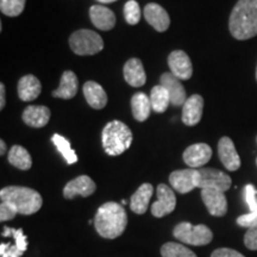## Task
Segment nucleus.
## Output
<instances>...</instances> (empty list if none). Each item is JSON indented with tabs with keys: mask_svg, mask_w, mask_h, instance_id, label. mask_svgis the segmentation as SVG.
<instances>
[{
	"mask_svg": "<svg viewBox=\"0 0 257 257\" xmlns=\"http://www.w3.org/2000/svg\"><path fill=\"white\" fill-rule=\"evenodd\" d=\"M6 153V143L4 142V140L0 141V155H5Z\"/></svg>",
	"mask_w": 257,
	"mask_h": 257,
	"instance_id": "obj_38",
	"label": "nucleus"
},
{
	"mask_svg": "<svg viewBox=\"0 0 257 257\" xmlns=\"http://www.w3.org/2000/svg\"><path fill=\"white\" fill-rule=\"evenodd\" d=\"M150 101H152L153 111L157 113L165 112L170 104V95L167 89L162 85H157L153 87L150 92Z\"/></svg>",
	"mask_w": 257,
	"mask_h": 257,
	"instance_id": "obj_29",
	"label": "nucleus"
},
{
	"mask_svg": "<svg viewBox=\"0 0 257 257\" xmlns=\"http://www.w3.org/2000/svg\"><path fill=\"white\" fill-rule=\"evenodd\" d=\"M212 157V149L206 143H197L189 146L184 152L185 163L191 168L204 167Z\"/></svg>",
	"mask_w": 257,
	"mask_h": 257,
	"instance_id": "obj_13",
	"label": "nucleus"
},
{
	"mask_svg": "<svg viewBox=\"0 0 257 257\" xmlns=\"http://www.w3.org/2000/svg\"><path fill=\"white\" fill-rule=\"evenodd\" d=\"M256 80H257V68H256Z\"/></svg>",
	"mask_w": 257,
	"mask_h": 257,
	"instance_id": "obj_41",
	"label": "nucleus"
},
{
	"mask_svg": "<svg viewBox=\"0 0 257 257\" xmlns=\"http://www.w3.org/2000/svg\"><path fill=\"white\" fill-rule=\"evenodd\" d=\"M5 85L4 83H0V110L5 107Z\"/></svg>",
	"mask_w": 257,
	"mask_h": 257,
	"instance_id": "obj_37",
	"label": "nucleus"
},
{
	"mask_svg": "<svg viewBox=\"0 0 257 257\" xmlns=\"http://www.w3.org/2000/svg\"><path fill=\"white\" fill-rule=\"evenodd\" d=\"M18 214L17 208H16L11 202L9 201H2L0 204V220L8 221L14 219V218Z\"/></svg>",
	"mask_w": 257,
	"mask_h": 257,
	"instance_id": "obj_34",
	"label": "nucleus"
},
{
	"mask_svg": "<svg viewBox=\"0 0 257 257\" xmlns=\"http://www.w3.org/2000/svg\"><path fill=\"white\" fill-rule=\"evenodd\" d=\"M162 257H198L191 249L180 243L168 242L161 248Z\"/></svg>",
	"mask_w": 257,
	"mask_h": 257,
	"instance_id": "obj_31",
	"label": "nucleus"
},
{
	"mask_svg": "<svg viewBox=\"0 0 257 257\" xmlns=\"http://www.w3.org/2000/svg\"><path fill=\"white\" fill-rule=\"evenodd\" d=\"M125 21L130 25H136L141 21V8L136 0H128L124 6Z\"/></svg>",
	"mask_w": 257,
	"mask_h": 257,
	"instance_id": "obj_33",
	"label": "nucleus"
},
{
	"mask_svg": "<svg viewBox=\"0 0 257 257\" xmlns=\"http://www.w3.org/2000/svg\"><path fill=\"white\" fill-rule=\"evenodd\" d=\"M127 214L123 205L114 201L105 202L96 211L94 226L102 238L114 239L126 229Z\"/></svg>",
	"mask_w": 257,
	"mask_h": 257,
	"instance_id": "obj_1",
	"label": "nucleus"
},
{
	"mask_svg": "<svg viewBox=\"0 0 257 257\" xmlns=\"http://www.w3.org/2000/svg\"><path fill=\"white\" fill-rule=\"evenodd\" d=\"M9 162L16 168L21 170H29L32 166V160L30 154L25 148L21 146H14L8 155Z\"/></svg>",
	"mask_w": 257,
	"mask_h": 257,
	"instance_id": "obj_28",
	"label": "nucleus"
},
{
	"mask_svg": "<svg viewBox=\"0 0 257 257\" xmlns=\"http://www.w3.org/2000/svg\"><path fill=\"white\" fill-rule=\"evenodd\" d=\"M27 0H0V10L9 17H18L24 11Z\"/></svg>",
	"mask_w": 257,
	"mask_h": 257,
	"instance_id": "obj_32",
	"label": "nucleus"
},
{
	"mask_svg": "<svg viewBox=\"0 0 257 257\" xmlns=\"http://www.w3.org/2000/svg\"><path fill=\"white\" fill-rule=\"evenodd\" d=\"M18 96L22 101H32L38 98L42 92V85L36 76L28 74L19 80Z\"/></svg>",
	"mask_w": 257,
	"mask_h": 257,
	"instance_id": "obj_23",
	"label": "nucleus"
},
{
	"mask_svg": "<svg viewBox=\"0 0 257 257\" xmlns=\"http://www.w3.org/2000/svg\"><path fill=\"white\" fill-rule=\"evenodd\" d=\"M153 193H154L153 185L150 184L141 185L130 199L131 211L137 214L146 213L148 210V206H149L150 199L153 197Z\"/></svg>",
	"mask_w": 257,
	"mask_h": 257,
	"instance_id": "obj_26",
	"label": "nucleus"
},
{
	"mask_svg": "<svg viewBox=\"0 0 257 257\" xmlns=\"http://www.w3.org/2000/svg\"><path fill=\"white\" fill-rule=\"evenodd\" d=\"M168 66L170 73H173L180 80H189L193 74L192 61L185 51L174 50L168 56Z\"/></svg>",
	"mask_w": 257,
	"mask_h": 257,
	"instance_id": "obj_12",
	"label": "nucleus"
},
{
	"mask_svg": "<svg viewBox=\"0 0 257 257\" xmlns=\"http://www.w3.org/2000/svg\"><path fill=\"white\" fill-rule=\"evenodd\" d=\"M211 257H245V256H243L242 253L236 251V250L233 249L220 248V249L214 250V251L212 252Z\"/></svg>",
	"mask_w": 257,
	"mask_h": 257,
	"instance_id": "obj_36",
	"label": "nucleus"
},
{
	"mask_svg": "<svg viewBox=\"0 0 257 257\" xmlns=\"http://www.w3.org/2000/svg\"><path fill=\"white\" fill-rule=\"evenodd\" d=\"M131 111H133L134 118L138 121H144L149 118L152 113V101L148 98L146 93L138 92L131 98Z\"/></svg>",
	"mask_w": 257,
	"mask_h": 257,
	"instance_id": "obj_27",
	"label": "nucleus"
},
{
	"mask_svg": "<svg viewBox=\"0 0 257 257\" xmlns=\"http://www.w3.org/2000/svg\"><path fill=\"white\" fill-rule=\"evenodd\" d=\"M144 18L156 31L163 32L168 30L170 25V18L168 12L162 6L155 3H150L144 8Z\"/></svg>",
	"mask_w": 257,
	"mask_h": 257,
	"instance_id": "obj_17",
	"label": "nucleus"
},
{
	"mask_svg": "<svg viewBox=\"0 0 257 257\" xmlns=\"http://www.w3.org/2000/svg\"><path fill=\"white\" fill-rule=\"evenodd\" d=\"M245 201L250 208V212L237 218V224L242 227H251L257 224V189L253 185H246L244 188Z\"/></svg>",
	"mask_w": 257,
	"mask_h": 257,
	"instance_id": "obj_20",
	"label": "nucleus"
},
{
	"mask_svg": "<svg viewBox=\"0 0 257 257\" xmlns=\"http://www.w3.org/2000/svg\"><path fill=\"white\" fill-rule=\"evenodd\" d=\"M157 200L152 205V214L162 218L172 213L176 207V197L172 188L165 184H160L156 189Z\"/></svg>",
	"mask_w": 257,
	"mask_h": 257,
	"instance_id": "obj_8",
	"label": "nucleus"
},
{
	"mask_svg": "<svg viewBox=\"0 0 257 257\" xmlns=\"http://www.w3.org/2000/svg\"><path fill=\"white\" fill-rule=\"evenodd\" d=\"M160 85L168 91L172 105L181 106L187 100L186 89L182 86L181 80L176 78L173 73H163L160 78Z\"/></svg>",
	"mask_w": 257,
	"mask_h": 257,
	"instance_id": "obj_14",
	"label": "nucleus"
},
{
	"mask_svg": "<svg viewBox=\"0 0 257 257\" xmlns=\"http://www.w3.org/2000/svg\"><path fill=\"white\" fill-rule=\"evenodd\" d=\"M89 18L95 28L102 31L112 30L115 25L113 11L101 5H93L89 9Z\"/></svg>",
	"mask_w": 257,
	"mask_h": 257,
	"instance_id": "obj_19",
	"label": "nucleus"
},
{
	"mask_svg": "<svg viewBox=\"0 0 257 257\" xmlns=\"http://www.w3.org/2000/svg\"><path fill=\"white\" fill-rule=\"evenodd\" d=\"M256 163H257V160H256Z\"/></svg>",
	"mask_w": 257,
	"mask_h": 257,
	"instance_id": "obj_42",
	"label": "nucleus"
},
{
	"mask_svg": "<svg viewBox=\"0 0 257 257\" xmlns=\"http://www.w3.org/2000/svg\"><path fill=\"white\" fill-rule=\"evenodd\" d=\"M199 188H212L218 191H229L232 181L224 172L213 168H199Z\"/></svg>",
	"mask_w": 257,
	"mask_h": 257,
	"instance_id": "obj_7",
	"label": "nucleus"
},
{
	"mask_svg": "<svg viewBox=\"0 0 257 257\" xmlns=\"http://www.w3.org/2000/svg\"><path fill=\"white\" fill-rule=\"evenodd\" d=\"M244 244L250 250H257V224L249 227L244 236Z\"/></svg>",
	"mask_w": 257,
	"mask_h": 257,
	"instance_id": "obj_35",
	"label": "nucleus"
},
{
	"mask_svg": "<svg viewBox=\"0 0 257 257\" xmlns=\"http://www.w3.org/2000/svg\"><path fill=\"white\" fill-rule=\"evenodd\" d=\"M69 47L76 55H95L104 49V41L95 31L81 29L74 32L69 37Z\"/></svg>",
	"mask_w": 257,
	"mask_h": 257,
	"instance_id": "obj_5",
	"label": "nucleus"
},
{
	"mask_svg": "<svg viewBox=\"0 0 257 257\" xmlns=\"http://www.w3.org/2000/svg\"><path fill=\"white\" fill-rule=\"evenodd\" d=\"M83 95L87 104L94 110H101L107 104L105 89L95 81H87L83 85Z\"/></svg>",
	"mask_w": 257,
	"mask_h": 257,
	"instance_id": "obj_24",
	"label": "nucleus"
},
{
	"mask_svg": "<svg viewBox=\"0 0 257 257\" xmlns=\"http://www.w3.org/2000/svg\"><path fill=\"white\" fill-rule=\"evenodd\" d=\"M173 234L180 242L195 246L206 245L213 239V233L206 225H192L188 221H182L176 225Z\"/></svg>",
	"mask_w": 257,
	"mask_h": 257,
	"instance_id": "obj_6",
	"label": "nucleus"
},
{
	"mask_svg": "<svg viewBox=\"0 0 257 257\" xmlns=\"http://www.w3.org/2000/svg\"><path fill=\"white\" fill-rule=\"evenodd\" d=\"M50 110L47 106L30 105L23 111L24 123L31 127H44L49 123Z\"/></svg>",
	"mask_w": 257,
	"mask_h": 257,
	"instance_id": "obj_22",
	"label": "nucleus"
},
{
	"mask_svg": "<svg viewBox=\"0 0 257 257\" xmlns=\"http://www.w3.org/2000/svg\"><path fill=\"white\" fill-rule=\"evenodd\" d=\"M204 111V98L199 94H193L187 98L182 108V121L188 126H194L201 120Z\"/></svg>",
	"mask_w": 257,
	"mask_h": 257,
	"instance_id": "obj_18",
	"label": "nucleus"
},
{
	"mask_svg": "<svg viewBox=\"0 0 257 257\" xmlns=\"http://www.w3.org/2000/svg\"><path fill=\"white\" fill-rule=\"evenodd\" d=\"M231 35L245 41L257 35V0H238L230 15Z\"/></svg>",
	"mask_w": 257,
	"mask_h": 257,
	"instance_id": "obj_2",
	"label": "nucleus"
},
{
	"mask_svg": "<svg viewBox=\"0 0 257 257\" xmlns=\"http://www.w3.org/2000/svg\"><path fill=\"white\" fill-rule=\"evenodd\" d=\"M126 204V200H121V205H125Z\"/></svg>",
	"mask_w": 257,
	"mask_h": 257,
	"instance_id": "obj_40",
	"label": "nucleus"
},
{
	"mask_svg": "<svg viewBox=\"0 0 257 257\" xmlns=\"http://www.w3.org/2000/svg\"><path fill=\"white\" fill-rule=\"evenodd\" d=\"M2 201L11 202L19 214L30 216L40 211L43 204L41 194L35 189L22 186H9L0 191Z\"/></svg>",
	"mask_w": 257,
	"mask_h": 257,
	"instance_id": "obj_3",
	"label": "nucleus"
},
{
	"mask_svg": "<svg viewBox=\"0 0 257 257\" xmlns=\"http://www.w3.org/2000/svg\"><path fill=\"white\" fill-rule=\"evenodd\" d=\"M100 4H111V3H114L117 2V0H98Z\"/></svg>",
	"mask_w": 257,
	"mask_h": 257,
	"instance_id": "obj_39",
	"label": "nucleus"
},
{
	"mask_svg": "<svg viewBox=\"0 0 257 257\" xmlns=\"http://www.w3.org/2000/svg\"><path fill=\"white\" fill-rule=\"evenodd\" d=\"M102 148L110 156L121 155L133 143V133L126 124L120 120H112L106 124L101 134Z\"/></svg>",
	"mask_w": 257,
	"mask_h": 257,
	"instance_id": "obj_4",
	"label": "nucleus"
},
{
	"mask_svg": "<svg viewBox=\"0 0 257 257\" xmlns=\"http://www.w3.org/2000/svg\"><path fill=\"white\" fill-rule=\"evenodd\" d=\"M79 89V81L76 78L75 73L72 70H66L62 74V78H61V82L59 88H56L55 91H53V96L60 99H64V100H68L76 95Z\"/></svg>",
	"mask_w": 257,
	"mask_h": 257,
	"instance_id": "obj_25",
	"label": "nucleus"
},
{
	"mask_svg": "<svg viewBox=\"0 0 257 257\" xmlns=\"http://www.w3.org/2000/svg\"><path fill=\"white\" fill-rule=\"evenodd\" d=\"M53 143L55 144V147L57 148L61 155L64 157V160L67 161L68 165H74V163L78 162V156L74 150L70 147V143L68 142V140H66L63 136H61L59 134H55L51 138Z\"/></svg>",
	"mask_w": 257,
	"mask_h": 257,
	"instance_id": "obj_30",
	"label": "nucleus"
},
{
	"mask_svg": "<svg viewBox=\"0 0 257 257\" xmlns=\"http://www.w3.org/2000/svg\"><path fill=\"white\" fill-rule=\"evenodd\" d=\"M218 155L225 168L230 172H236L240 167V157L237 153L232 140L229 137H221L218 143Z\"/></svg>",
	"mask_w": 257,
	"mask_h": 257,
	"instance_id": "obj_16",
	"label": "nucleus"
},
{
	"mask_svg": "<svg viewBox=\"0 0 257 257\" xmlns=\"http://www.w3.org/2000/svg\"><path fill=\"white\" fill-rule=\"evenodd\" d=\"M201 199L211 216L223 217L227 212V200L225 192L218 189L204 188L201 189Z\"/></svg>",
	"mask_w": 257,
	"mask_h": 257,
	"instance_id": "obj_11",
	"label": "nucleus"
},
{
	"mask_svg": "<svg viewBox=\"0 0 257 257\" xmlns=\"http://www.w3.org/2000/svg\"><path fill=\"white\" fill-rule=\"evenodd\" d=\"M169 182L176 192L186 194L199 188V170L194 168L175 170L169 175Z\"/></svg>",
	"mask_w": 257,
	"mask_h": 257,
	"instance_id": "obj_9",
	"label": "nucleus"
},
{
	"mask_svg": "<svg viewBox=\"0 0 257 257\" xmlns=\"http://www.w3.org/2000/svg\"><path fill=\"white\" fill-rule=\"evenodd\" d=\"M124 79L133 87H142L147 81L142 61L140 59H130L124 64Z\"/></svg>",
	"mask_w": 257,
	"mask_h": 257,
	"instance_id": "obj_21",
	"label": "nucleus"
},
{
	"mask_svg": "<svg viewBox=\"0 0 257 257\" xmlns=\"http://www.w3.org/2000/svg\"><path fill=\"white\" fill-rule=\"evenodd\" d=\"M95 182L89 176L81 175L64 186L63 197L66 199H74L76 195H81L83 198H87L95 192Z\"/></svg>",
	"mask_w": 257,
	"mask_h": 257,
	"instance_id": "obj_15",
	"label": "nucleus"
},
{
	"mask_svg": "<svg viewBox=\"0 0 257 257\" xmlns=\"http://www.w3.org/2000/svg\"><path fill=\"white\" fill-rule=\"evenodd\" d=\"M11 234L15 238V244L2 243L0 245V256L2 257H21L23 255L25 250L28 248V240L27 236L23 233V230L11 229V227L5 226L3 231V236H8Z\"/></svg>",
	"mask_w": 257,
	"mask_h": 257,
	"instance_id": "obj_10",
	"label": "nucleus"
}]
</instances>
